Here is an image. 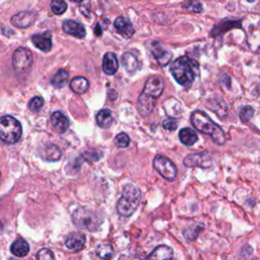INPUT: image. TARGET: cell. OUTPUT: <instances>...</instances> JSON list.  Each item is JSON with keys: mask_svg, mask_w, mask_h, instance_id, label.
I'll return each mask as SVG.
<instances>
[{"mask_svg": "<svg viewBox=\"0 0 260 260\" xmlns=\"http://www.w3.org/2000/svg\"><path fill=\"white\" fill-rule=\"evenodd\" d=\"M62 29L66 34L74 36L78 39H83L87 35L85 27L82 24H80V22H77L72 19L65 20L62 25Z\"/></svg>", "mask_w": 260, "mask_h": 260, "instance_id": "4fadbf2b", "label": "cell"}, {"mask_svg": "<svg viewBox=\"0 0 260 260\" xmlns=\"http://www.w3.org/2000/svg\"><path fill=\"white\" fill-rule=\"evenodd\" d=\"M205 229V225L202 224H194L190 225L189 228H187L186 230H184L183 235L185 237V239L188 241H194L197 239V236L199 235V233Z\"/></svg>", "mask_w": 260, "mask_h": 260, "instance_id": "4316f807", "label": "cell"}, {"mask_svg": "<svg viewBox=\"0 0 260 260\" xmlns=\"http://www.w3.org/2000/svg\"><path fill=\"white\" fill-rule=\"evenodd\" d=\"M96 121L98 126H100L101 128L107 129L112 125L113 122H114V117H113V114L110 110L103 109L97 114Z\"/></svg>", "mask_w": 260, "mask_h": 260, "instance_id": "d6986e66", "label": "cell"}, {"mask_svg": "<svg viewBox=\"0 0 260 260\" xmlns=\"http://www.w3.org/2000/svg\"><path fill=\"white\" fill-rule=\"evenodd\" d=\"M22 134L20 123L13 116L0 118V140L7 144L17 143Z\"/></svg>", "mask_w": 260, "mask_h": 260, "instance_id": "8992f818", "label": "cell"}, {"mask_svg": "<svg viewBox=\"0 0 260 260\" xmlns=\"http://www.w3.org/2000/svg\"><path fill=\"white\" fill-rule=\"evenodd\" d=\"M61 156H62V154H61L60 149L55 144L47 145L46 148H45L44 153H43L44 159L46 161H49V162L59 161L61 159Z\"/></svg>", "mask_w": 260, "mask_h": 260, "instance_id": "d4e9b609", "label": "cell"}, {"mask_svg": "<svg viewBox=\"0 0 260 260\" xmlns=\"http://www.w3.org/2000/svg\"><path fill=\"white\" fill-rule=\"evenodd\" d=\"M86 241L87 238L85 234L81 232H73L67 236V238L65 240V245L67 247V249H69L70 251L78 252L84 249Z\"/></svg>", "mask_w": 260, "mask_h": 260, "instance_id": "8fae6325", "label": "cell"}, {"mask_svg": "<svg viewBox=\"0 0 260 260\" xmlns=\"http://www.w3.org/2000/svg\"><path fill=\"white\" fill-rule=\"evenodd\" d=\"M164 109L167 114L172 118L181 117L182 107H181V104L174 98H170L164 102Z\"/></svg>", "mask_w": 260, "mask_h": 260, "instance_id": "ac0fdd59", "label": "cell"}, {"mask_svg": "<svg viewBox=\"0 0 260 260\" xmlns=\"http://www.w3.org/2000/svg\"><path fill=\"white\" fill-rule=\"evenodd\" d=\"M247 1H248V2H254L255 0H247Z\"/></svg>", "mask_w": 260, "mask_h": 260, "instance_id": "8d00e7d4", "label": "cell"}, {"mask_svg": "<svg viewBox=\"0 0 260 260\" xmlns=\"http://www.w3.org/2000/svg\"><path fill=\"white\" fill-rule=\"evenodd\" d=\"M33 63V54L27 48H18L13 55L14 69L18 72L28 70Z\"/></svg>", "mask_w": 260, "mask_h": 260, "instance_id": "ba28073f", "label": "cell"}, {"mask_svg": "<svg viewBox=\"0 0 260 260\" xmlns=\"http://www.w3.org/2000/svg\"><path fill=\"white\" fill-rule=\"evenodd\" d=\"M179 139H180L181 142L187 145V146L194 145L198 140V137H197V134L195 133V131L192 130L191 128H188V127L180 130Z\"/></svg>", "mask_w": 260, "mask_h": 260, "instance_id": "7402d4cb", "label": "cell"}, {"mask_svg": "<svg viewBox=\"0 0 260 260\" xmlns=\"http://www.w3.org/2000/svg\"><path fill=\"white\" fill-rule=\"evenodd\" d=\"M44 106V99L42 97H34L29 103V108L33 112H38Z\"/></svg>", "mask_w": 260, "mask_h": 260, "instance_id": "4dcf8cb0", "label": "cell"}, {"mask_svg": "<svg viewBox=\"0 0 260 260\" xmlns=\"http://www.w3.org/2000/svg\"><path fill=\"white\" fill-rule=\"evenodd\" d=\"M164 87V80L159 75H152L146 80L138 101V110L142 117L145 118L152 115L156 99L162 95Z\"/></svg>", "mask_w": 260, "mask_h": 260, "instance_id": "6da1fadb", "label": "cell"}, {"mask_svg": "<svg viewBox=\"0 0 260 260\" xmlns=\"http://www.w3.org/2000/svg\"><path fill=\"white\" fill-rule=\"evenodd\" d=\"M173 257V250L167 245H160L156 247L153 252L148 255L149 259H171Z\"/></svg>", "mask_w": 260, "mask_h": 260, "instance_id": "44dd1931", "label": "cell"}, {"mask_svg": "<svg viewBox=\"0 0 260 260\" xmlns=\"http://www.w3.org/2000/svg\"><path fill=\"white\" fill-rule=\"evenodd\" d=\"M70 1H73V2H77V3H81V2H83V1H84V0H70Z\"/></svg>", "mask_w": 260, "mask_h": 260, "instance_id": "d590c367", "label": "cell"}, {"mask_svg": "<svg viewBox=\"0 0 260 260\" xmlns=\"http://www.w3.org/2000/svg\"><path fill=\"white\" fill-rule=\"evenodd\" d=\"M119 69V62L115 53L108 52L103 58V71L108 75H114Z\"/></svg>", "mask_w": 260, "mask_h": 260, "instance_id": "e0dca14e", "label": "cell"}, {"mask_svg": "<svg viewBox=\"0 0 260 260\" xmlns=\"http://www.w3.org/2000/svg\"><path fill=\"white\" fill-rule=\"evenodd\" d=\"M151 52L153 53L154 57L156 59L157 63H159L162 67L167 66L172 59V53L165 49L163 46H161V44H159L157 42H154L152 44Z\"/></svg>", "mask_w": 260, "mask_h": 260, "instance_id": "7c38bea8", "label": "cell"}, {"mask_svg": "<svg viewBox=\"0 0 260 260\" xmlns=\"http://www.w3.org/2000/svg\"><path fill=\"white\" fill-rule=\"evenodd\" d=\"M153 166L155 170L166 180L172 181L177 176L176 166L171 160H169L168 157L164 156H161V155L156 156L154 159Z\"/></svg>", "mask_w": 260, "mask_h": 260, "instance_id": "52a82bcc", "label": "cell"}, {"mask_svg": "<svg viewBox=\"0 0 260 260\" xmlns=\"http://www.w3.org/2000/svg\"><path fill=\"white\" fill-rule=\"evenodd\" d=\"M32 41L34 45L43 52H49L52 48V36L50 32L34 35L32 37Z\"/></svg>", "mask_w": 260, "mask_h": 260, "instance_id": "5bb4252c", "label": "cell"}, {"mask_svg": "<svg viewBox=\"0 0 260 260\" xmlns=\"http://www.w3.org/2000/svg\"><path fill=\"white\" fill-rule=\"evenodd\" d=\"M122 65L128 73L133 74L139 69V60L132 53L126 52L122 56Z\"/></svg>", "mask_w": 260, "mask_h": 260, "instance_id": "ffe728a7", "label": "cell"}, {"mask_svg": "<svg viewBox=\"0 0 260 260\" xmlns=\"http://www.w3.org/2000/svg\"><path fill=\"white\" fill-rule=\"evenodd\" d=\"M170 71L179 85L189 87L199 72V64L187 56H182L171 64Z\"/></svg>", "mask_w": 260, "mask_h": 260, "instance_id": "7a4b0ae2", "label": "cell"}, {"mask_svg": "<svg viewBox=\"0 0 260 260\" xmlns=\"http://www.w3.org/2000/svg\"><path fill=\"white\" fill-rule=\"evenodd\" d=\"M37 18V14L35 11L25 10L16 14L11 17V24L19 29H26L31 27Z\"/></svg>", "mask_w": 260, "mask_h": 260, "instance_id": "9c48e42d", "label": "cell"}, {"mask_svg": "<svg viewBox=\"0 0 260 260\" xmlns=\"http://www.w3.org/2000/svg\"><path fill=\"white\" fill-rule=\"evenodd\" d=\"M239 115H240V119L243 122H248L253 117L254 110L250 106H245L240 110V114Z\"/></svg>", "mask_w": 260, "mask_h": 260, "instance_id": "1f68e13d", "label": "cell"}, {"mask_svg": "<svg viewBox=\"0 0 260 260\" xmlns=\"http://www.w3.org/2000/svg\"><path fill=\"white\" fill-rule=\"evenodd\" d=\"M51 9L55 15H62L67 9V4L64 0H52Z\"/></svg>", "mask_w": 260, "mask_h": 260, "instance_id": "f1b7e54d", "label": "cell"}, {"mask_svg": "<svg viewBox=\"0 0 260 260\" xmlns=\"http://www.w3.org/2000/svg\"><path fill=\"white\" fill-rule=\"evenodd\" d=\"M184 8L188 9L189 11H191V13H200V11L202 10V6L200 5V3L198 1H196V0H193V1H188L186 2L184 5H183Z\"/></svg>", "mask_w": 260, "mask_h": 260, "instance_id": "e575fe53", "label": "cell"}, {"mask_svg": "<svg viewBox=\"0 0 260 260\" xmlns=\"http://www.w3.org/2000/svg\"><path fill=\"white\" fill-rule=\"evenodd\" d=\"M37 258L40 260H52L55 258L53 252L48 248H43L37 253Z\"/></svg>", "mask_w": 260, "mask_h": 260, "instance_id": "836d02e7", "label": "cell"}, {"mask_svg": "<svg viewBox=\"0 0 260 260\" xmlns=\"http://www.w3.org/2000/svg\"><path fill=\"white\" fill-rule=\"evenodd\" d=\"M52 126L58 133H64L67 129L69 128V119L67 118L62 112L56 111L51 116Z\"/></svg>", "mask_w": 260, "mask_h": 260, "instance_id": "2e32d148", "label": "cell"}, {"mask_svg": "<svg viewBox=\"0 0 260 260\" xmlns=\"http://www.w3.org/2000/svg\"><path fill=\"white\" fill-rule=\"evenodd\" d=\"M184 166L189 168L200 167L208 169L211 166V159L207 153L192 154L187 156L184 159Z\"/></svg>", "mask_w": 260, "mask_h": 260, "instance_id": "30bf717a", "label": "cell"}, {"mask_svg": "<svg viewBox=\"0 0 260 260\" xmlns=\"http://www.w3.org/2000/svg\"><path fill=\"white\" fill-rule=\"evenodd\" d=\"M10 251L17 257H25L30 252V246L24 239H18L11 245Z\"/></svg>", "mask_w": 260, "mask_h": 260, "instance_id": "603a6c76", "label": "cell"}, {"mask_svg": "<svg viewBox=\"0 0 260 260\" xmlns=\"http://www.w3.org/2000/svg\"><path fill=\"white\" fill-rule=\"evenodd\" d=\"M96 253L102 259H109L114 254V248L110 244H100L97 247Z\"/></svg>", "mask_w": 260, "mask_h": 260, "instance_id": "83f0119b", "label": "cell"}, {"mask_svg": "<svg viewBox=\"0 0 260 260\" xmlns=\"http://www.w3.org/2000/svg\"><path fill=\"white\" fill-rule=\"evenodd\" d=\"M114 27L124 38L129 39L134 35V29L131 21L125 17H118L114 21Z\"/></svg>", "mask_w": 260, "mask_h": 260, "instance_id": "9a60e30c", "label": "cell"}, {"mask_svg": "<svg viewBox=\"0 0 260 260\" xmlns=\"http://www.w3.org/2000/svg\"><path fill=\"white\" fill-rule=\"evenodd\" d=\"M72 223L80 229L97 232L101 227L102 221L95 211L87 208H78L72 213Z\"/></svg>", "mask_w": 260, "mask_h": 260, "instance_id": "5b68a950", "label": "cell"}, {"mask_svg": "<svg viewBox=\"0 0 260 260\" xmlns=\"http://www.w3.org/2000/svg\"><path fill=\"white\" fill-rule=\"evenodd\" d=\"M141 200L140 190L132 184H127L122 189V196L117 203V211L120 216L129 218L138 209Z\"/></svg>", "mask_w": 260, "mask_h": 260, "instance_id": "277c9868", "label": "cell"}, {"mask_svg": "<svg viewBox=\"0 0 260 260\" xmlns=\"http://www.w3.org/2000/svg\"><path fill=\"white\" fill-rule=\"evenodd\" d=\"M191 123L196 130L209 135L213 142L219 145H223L225 142V135L222 127L214 123L205 112L194 111L191 114Z\"/></svg>", "mask_w": 260, "mask_h": 260, "instance_id": "3957f363", "label": "cell"}, {"mask_svg": "<svg viewBox=\"0 0 260 260\" xmlns=\"http://www.w3.org/2000/svg\"><path fill=\"white\" fill-rule=\"evenodd\" d=\"M69 80V73L64 69H60L57 71L51 80V85L56 88L63 87Z\"/></svg>", "mask_w": 260, "mask_h": 260, "instance_id": "484cf974", "label": "cell"}, {"mask_svg": "<svg viewBox=\"0 0 260 260\" xmlns=\"http://www.w3.org/2000/svg\"><path fill=\"white\" fill-rule=\"evenodd\" d=\"M88 87H89V83H88V81L87 80V78L84 77V76L74 77L73 80L70 82L71 90H72V92H74L75 94H78V95L85 94L87 90Z\"/></svg>", "mask_w": 260, "mask_h": 260, "instance_id": "cb8c5ba5", "label": "cell"}, {"mask_svg": "<svg viewBox=\"0 0 260 260\" xmlns=\"http://www.w3.org/2000/svg\"><path fill=\"white\" fill-rule=\"evenodd\" d=\"M130 143V139L126 133L121 132L116 135L115 138V144L120 149H125Z\"/></svg>", "mask_w": 260, "mask_h": 260, "instance_id": "f546056e", "label": "cell"}, {"mask_svg": "<svg viewBox=\"0 0 260 260\" xmlns=\"http://www.w3.org/2000/svg\"><path fill=\"white\" fill-rule=\"evenodd\" d=\"M162 126L164 129H166L168 131H175L178 128V122L175 118L169 117V118L163 120Z\"/></svg>", "mask_w": 260, "mask_h": 260, "instance_id": "d6a6232c", "label": "cell"}]
</instances>
